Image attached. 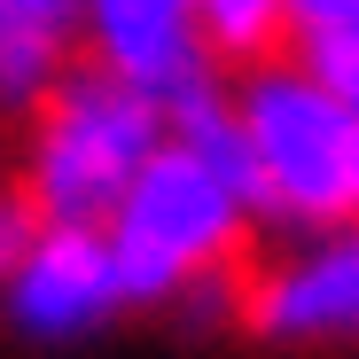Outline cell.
Masks as SVG:
<instances>
[{
	"label": "cell",
	"instance_id": "obj_8",
	"mask_svg": "<svg viewBox=\"0 0 359 359\" xmlns=\"http://www.w3.org/2000/svg\"><path fill=\"white\" fill-rule=\"evenodd\" d=\"M196 16H203L211 63L226 71V86L289 55V0H196Z\"/></svg>",
	"mask_w": 359,
	"mask_h": 359
},
{
	"label": "cell",
	"instance_id": "obj_3",
	"mask_svg": "<svg viewBox=\"0 0 359 359\" xmlns=\"http://www.w3.org/2000/svg\"><path fill=\"white\" fill-rule=\"evenodd\" d=\"M164 141H172V126L141 94L109 86L102 71L79 63L71 86L32 117L16 188H24L39 226H109Z\"/></svg>",
	"mask_w": 359,
	"mask_h": 359
},
{
	"label": "cell",
	"instance_id": "obj_9",
	"mask_svg": "<svg viewBox=\"0 0 359 359\" xmlns=\"http://www.w3.org/2000/svg\"><path fill=\"white\" fill-rule=\"evenodd\" d=\"M289 63L359 109V0H289Z\"/></svg>",
	"mask_w": 359,
	"mask_h": 359
},
{
	"label": "cell",
	"instance_id": "obj_4",
	"mask_svg": "<svg viewBox=\"0 0 359 359\" xmlns=\"http://www.w3.org/2000/svg\"><path fill=\"white\" fill-rule=\"evenodd\" d=\"M86 71L141 94L164 126L226 94L196 0H94L86 8Z\"/></svg>",
	"mask_w": 359,
	"mask_h": 359
},
{
	"label": "cell",
	"instance_id": "obj_5",
	"mask_svg": "<svg viewBox=\"0 0 359 359\" xmlns=\"http://www.w3.org/2000/svg\"><path fill=\"white\" fill-rule=\"evenodd\" d=\"M0 313L24 344H86L126 313L117 258L102 226H32L24 258L0 281Z\"/></svg>",
	"mask_w": 359,
	"mask_h": 359
},
{
	"label": "cell",
	"instance_id": "obj_7",
	"mask_svg": "<svg viewBox=\"0 0 359 359\" xmlns=\"http://www.w3.org/2000/svg\"><path fill=\"white\" fill-rule=\"evenodd\" d=\"M86 63V8L0 0V117H39Z\"/></svg>",
	"mask_w": 359,
	"mask_h": 359
},
{
	"label": "cell",
	"instance_id": "obj_10",
	"mask_svg": "<svg viewBox=\"0 0 359 359\" xmlns=\"http://www.w3.org/2000/svg\"><path fill=\"white\" fill-rule=\"evenodd\" d=\"M32 203H24V188L16 180H0V281H8V266L24 258V243H32Z\"/></svg>",
	"mask_w": 359,
	"mask_h": 359
},
{
	"label": "cell",
	"instance_id": "obj_1",
	"mask_svg": "<svg viewBox=\"0 0 359 359\" xmlns=\"http://www.w3.org/2000/svg\"><path fill=\"white\" fill-rule=\"evenodd\" d=\"M234 133L250 164L258 226H281L297 243L359 226V109L320 86L305 63H266L226 86Z\"/></svg>",
	"mask_w": 359,
	"mask_h": 359
},
{
	"label": "cell",
	"instance_id": "obj_6",
	"mask_svg": "<svg viewBox=\"0 0 359 359\" xmlns=\"http://www.w3.org/2000/svg\"><path fill=\"white\" fill-rule=\"evenodd\" d=\"M243 328L273 351L359 344V226L320 234V243H289L243 289Z\"/></svg>",
	"mask_w": 359,
	"mask_h": 359
},
{
	"label": "cell",
	"instance_id": "obj_2",
	"mask_svg": "<svg viewBox=\"0 0 359 359\" xmlns=\"http://www.w3.org/2000/svg\"><path fill=\"white\" fill-rule=\"evenodd\" d=\"M250 226H258L250 196L203 149L164 141L156 164L133 180V196L117 203V219L102 226L126 313H164V305H188L203 289H226V266L243 258Z\"/></svg>",
	"mask_w": 359,
	"mask_h": 359
}]
</instances>
